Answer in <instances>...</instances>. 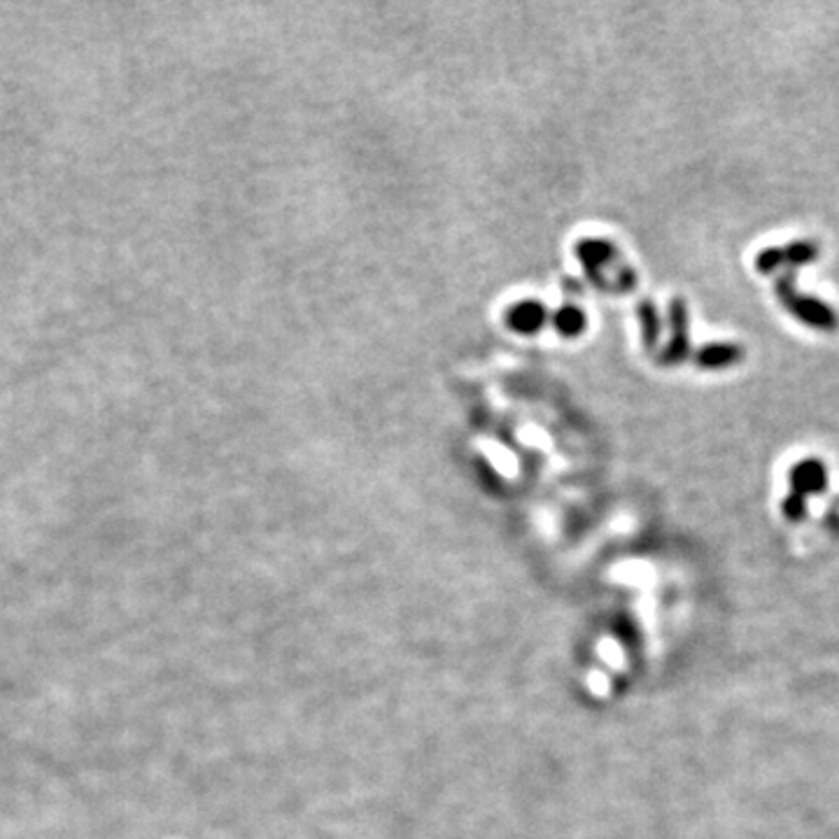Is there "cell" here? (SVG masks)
I'll list each match as a JSON object with an SVG mask.
<instances>
[{"instance_id":"cell-3","label":"cell","mask_w":839,"mask_h":839,"mask_svg":"<svg viewBox=\"0 0 839 839\" xmlns=\"http://www.w3.org/2000/svg\"><path fill=\"white\" fill-rule=\"evenodd\" d=\"M741 357H744V352H741L739 345L711 343L698 350L695 362H698L702 368H721V367H730V364H737Z\"/></svg>"},{"instance_id":"cell-1","label":"cell","mask_w":839,"mask_h":839,"mask_svg":"<svg viewBox=\"0 0 839 839\" xmlns=\"http://www.w3.org/2000/svg\"><path fill=\"white\" fill-rule=\"evenodd\" d=\"M777 292L786 306H788L797 318L803 319V322H807V325L819 327V329H835V327H837V315L833 313V308L826 306L823 301L811 299V296L795 294L793 276H790V273L778 278Z\"/></svg>"},{"instance_id":"cell-4","label":"cell","mask_w":839,"mask_h":839,"mask_svg":"<svg viewBox=\"0 0 839 839\" xmlns=\"http://www.w3.org/2000/svg\"><path fill=\"white\" fill-rule=\"evenodd\" d=\"M793 483H795L797 490H823V483H826L823 464L814 460L800 462L793 469Z\"/></svg>"},{"instance_id":"cell-2","label":"cell","mask_w":839,"mask_h":839,"mask_svg":"<svg viewBox=\"0 0 839 839\" xmlns=\"http://www.w3.org/2000/svg\"><path fill=\"white\" fill-rule=\"evenodd\" d=\"M669 325L674 329V336H672V343L669 348L665 350V355H662V362L665 364H679L683 362L688 357V336H686V325H688V313H686V303L681 299H674L669 303Z\"/></svg>"},{"instance_id":"cell-6","label":"cell","mask_w":839,"mask_h":839,"mask_svg":"<svg viewBox=\"0 0 839 839\" xmlns=\"http://www.w3.org/2000/svg\"><path fill=\"white\" fill-rule=\"evenodd\" d=\"M641 322L643 334H646V345H656L657 334H660V318H657L656 306H653L650 301H643L641 303Z\"/></svg>"},{"instance_id":"cell-7","label":"cell","mask_w":839,"mask_h":839,"mask_svg":"<svg viewBox=\"0 0 839 839\" xmlns=\"http://www.w3.org/2000/svg\"><path fill=\"white\" fill-rule=\"evenodd\" d=\"M781 263H786V247H767L755 257V269L760 273H772Z\"/></svg>"},{"instance_id":"cell-5","label":"cell","mask_w":839,"mask_h":839,"mask_svg":"<svg viewBox=\"0 0 839 839\" xmlns=\"http://www.w3.org/2000/svg\"><path fill=\"white\" fill-rule=\"evenodd\" d=\"M816 254H819V247H816L811 240H797V243L786 247V263L804 266V263L814 262Z\"/></svg>"}]
</instances>
